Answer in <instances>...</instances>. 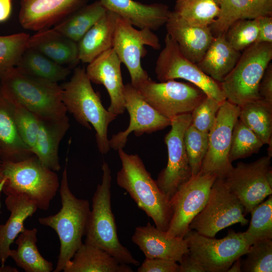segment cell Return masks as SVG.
<instances>
[{
  "label": "cell",
  "instance_id": "681fc988",
  "mask_svg": "<svg viewBox=\"0 0 272 272\" xmlns=\"http://www.w3.org/2000/svg\"><path fill=\"white\" fill-rule=\"evenodd\" d=\"M13 0H0V23L5 22L10 17Z\"/></svg>",
  "mask_w": 272,
  "mask_h": 272
},
{
  "label": "cell",
  "instance_id": "db71d44e",
  "mask_svg": "<svg viewBox=\"0 0 272 272\" xmlns=\"http://www.w3.org/2000/svg\"><path fill=\"white\" fill-rule=\"evenodd\" d=\"M1 162H2V161H1V159H0V163H1Z\"/></svg>",
  "mask_w": 272,
  "mask_h": 272
},
{
  "label": "cell",
  "instance_id": "8fae6325",
  "mask_svg": "<svg viewBox=\"0 0 272 272\" xmlns=\"http://www.w3.org/2000/svg\"><path fill=\"white\" fill-rule=\"evenodd\" d=\"M270 158L265 156L250 163L239 162L222 177L229 190L243 206L245 216L272 194Z\"/></svg>",
  "mask_w": 272,
  "mask_h": 272
},
{
  "label": "cell",
  "instance_id": "52a82bcc",
  "mask_svg": "<svg viewBox=\"0 0 272 272\" xmlns=\"http://www.w3.org/2000/svg\"><path fill=\"white\" fill-rule=\"evenodd\" d=\"M272 59V43H255L245 49L220 83L227 101L240 106L260 98L258 86Z\"/></svg>",
  "mask_w": 272,
  "mask_h": 272
},
{
  "label": "cell",
  "instance_id": "74e56055",
  "mask_svg": "<svg viewBox=\"0 0 272 272\" xmlns=\"http://www.w3.org/2000/svg\"><path fill=\"white\" fill-rule=\"evenodd\" d=\"M242 261L241 271H272V239L257 241L252 244Z\"/></svg>",
  "mask_w": 272,
  "mask_h": 272
},
{
  "label": "cell",
  "instance_id": "9c48e42d",
  "mask_svg": "<svg viewBox=\"0 0 272 272\" xmlns=\"http://www.w3.org/2000/svg\"><path fill=\"white\" fill-rule=\"evenodd\" d=\"M244 208L229 190L223 179L218 177L214 182L208 200L194 217L189 229L208 237H215L220 231L234 224L247 225Z\"/></svg>",
  "mask_w": 272,
  "mask_h": 272
},
{
  "label": "cell",
  "instance_id": "f907efd6",
  "mask_svg": "<svg viewBox=\"0 0 272 272\" xmlns=\"http://www.w3.org/2000/svg\"><path fill=\"white\" fill-rule=\"evenodd\" d=\"M241 257H239L232 263L227 272H240L241 271Z\"/></svg>",
  "mask_w": 272,
  "mask_h": 272
},
{
  "label": "cell",
  "instance_id": "ac0fdd59",
  "mask_svg": "<svg viewBox=\"0 0 272 272\" xmlns=\"http://www.w3.org/2000/svg\"><path fill=\"white\" fill-rule=\"evenodd\" d=\"M89 0H21L19 21L27 30L38 31L54 26Z\"/></svg>",
  "mask_w": 272,
  "mask_h": 272
},
{
  "label": "cell",
  "instance_id": "7c38bea8",
  "mask_svg": "<svg viewBox=\"0 0 272 272\" xmlns=\"http://www.w3.org/2000/svg\"><path fill=\"white\" fill-rule=\"evenodd\" d=\"M164 42V47L157 58L155 69L158 80L165 82L176 79H184L199 88L207 96L220 102L226 100L220 83L187 59L168 34L165 37Z\"/></svg>",
  "mask_w": 272,
  "mask_h": 272
},
{
  "label": "cell",
  "instance_id": "f5cc1de1",
  "mask_svg": "<svg viewBox=\"0 0 272 272\" xmlns=\"http://www.w3.org/2000/svg\"><path fill=\"white\" fill-rule=\"evenodd\" d=\"M2 180V175L0 171V182H1Z\"/></svg>",
  "mask_w": 272,
  "mask_h": 272
},
{
  "label": "cell",
  "instance_id": "816d5d0a",
  "mask_svg": "<svg viewBox=\"0 0 272 272\" xmlns=\"http://www.w3.org/2000/svg\"><path fill=\"white\" fill-rule=\"evenodd\" d=\"M18 270L10 266H2L0 267V272H18Z\"/></svg>",
  "mask_w": 272,
  "mask_h": 272
},
{
  "label": "cell",
  "instance_id": "f35d334b",
  "mask_svg": "<svg viewBox=\"0 0 272 272\" xmlns=\"http://www.w3.org/2000/svg\"><path fill=\"white\" fill-rule=\"evenodd\" d=\"M225 36L234 49L241 52L243 51L257 42L258 28L256 18L237 20L229 27Z\"/></svg>",
  "mask_w": 272,
  "mask_h": 272
},
{
  "label": "cell",
  "instance_id": "4fadbf2b",
  "mask_svg": "<svg viewBox=\"0 0 272 272\" xmlns=\"http://www.w3.org/2000/svg\"><path fill=\"white\" fill-rule=\"evenodd\" d=\"M148 45L154 49L161 47L158 37L148 28L138 30L127 20L118 15L115 28L112 46L121 63L127 68L134 87L149 78L141 64L145 56Z\"/></svg>",
  "mask_w": 272,
  "mask_h": 272
},
{
  "label": "cell",
  "instance_id": "30bf717a",
  "mask_svg": "<svg viewBox=\"0 0 272 272\" xmlns=\"http://www.w3.org/2000/svg\"><path fill=\"white\" fill-rule=\"evenodd\" d=\"M134 88L148 104L170 120L191 113L207 96L193 84L174 80L157 83L149 78Z\"/></svg>",
  "mask_w": 272,
  "mask_h": 272
},
{
  "label": "cell",
  "instance_id": "1f68e13d",
  "mask_svg": "<svg viewBox=\"0 0 272 272\" xmlns=\"http://www.w3.org/2000/svg\"><path fill=\"white\" fill-rule=\"evenodd\" d=\"M16 66L28 75L55 83L64 80L71 72L69 67L28 48H26Z\"/></svg>",
  "mask_w": 272,
  "mask_h": 272
},
{
  "label": "cell",
  "instance_id": "7402d4cb",
  "mask_svg": "<svg viewBox=\"0 0 272 272\" xmlns=\"http://www.w3.org/2000/svg\"><path fill=\"white\" fill-rule=\"evenodd\" d=\"M114 13L139 29L156 30L167 22L171 11L164 4H144L134 0H99Z\"/></svg>",
  "mask_w": 272,
  "mask_h": 272
},
{
  "label": "cell",
  "instance_id": "f6af8a7d",
  "mask_svg": "<svg viewBox=\"0 0 272 272\" xmlns=\"http://www.w3.org/2000/svg\"><path fill=\"white\" fill-rule=\"evenodd\" d=\"M260 98L272 104V64L267 66L258 86Z\"/></svg>",
  "mask_w": 272,
  "mask_h": 272
},
{
  "label": "cell",
  "instance_id": "d4e9b609",
  "mask_svg": "<svg viewBox=\"0 0 272 272\" xmlns=\"http://www.w3.org/2000/svg\"><path fill=\"white\" fill-rule=\"evenodd\" d=\"M26 48L38 51L62 65L73 66L80 61L77 43L53 28L40 30L30 36Z\"/></svg>",
  "mask_w": 272,
  "mask_h": 272
},
{
  "label": "cell",
  "instance_id": "484cf974",
  "mask_svg": "<svg viewBox=\"0 0 272 272\" xmlns=\"http://www.w3.org/2000/svg\"><path fill=\"white\" fill-rule=\"evenodd\" d=\"M34 155L21 140L14 120L13 105L0 90V159L18 162Z\"/></svg>",
  "mask_w": 272,
  "mask_h": 272
},
{
  "label": "cell",
  "instance_id": "e0dca14e",
  "mask_svg": "<svg viewBox=\"0 0 272 272\" xmlns=\"http://www.w3.org/2000/svg\"><path fill=\"white\" fill-rule=\"evenodd\" d=\"M124 100L125 108L130 116L129 124L125 130L112 135L109 140L110 148L115 150L123 149L131 132L139 137L170 125L171 120L148 104L130 83L124 85Z\"/></svg>",
  "mask_w": 272,
  "mask_h": 272
},
{
  "label": "cell",
  "instance_id": "6da1fadb",
  "mask_svg": "<svg viewBox=\"0 0 272 272\" xmlns=\"http://www.w3.org/2000/svg\"><path fill=\"white\" fill-rule=\"evenodd\" d=\"M0 82L1 91L7 99L38 118L56 119L66 116L61 87L57 83L30 76L16 66L2 74Z\"/></svg>",
  "mask_w": 272,
  "mask_h": 272
},
{
  "label": "cell",
  "instance_id": "4dcf8cb0",
  "mask_svg": "<svg viewBox=\"0 0 272 272\" xmlns=\"http://www.w3.org/2000/svg\"><path fill=\"white\" fill-rule=\"evenodd\" d=\"M106 11L107 9L101 2L96 1L81 7L54 25L52 28L78 43Z\"/></svg>",
  "mask_w": 272,
  "mask_h": 272
},
{
  "label": "cell",
  "instance_id": "ee69618b",
  "mask_svg": "<svg viewBox=\"0 0 272 272\" xmlns=\"http://www.w3.org/2000/svg\"><path fill=\"white\" fill-rule=\"evenodd\" d=\"M138 272H179L177 262L162 258H146Z\"/></svg>",
  "mask_w": 272,
  "mask_h": 272
},
{
  "label": "cell",
  "instance_id": "7bdbcfd3",
  "mask_svg": "<svg viewBox=\"0 0 272 272\" xmlns=\"http://www.w3.org/2000/svg\"><path fill=\"white\" fill-rule=\"evenodd\" d=\"M223 103L207 96L191 112L190 124L200 131L209 133Z\"/></svg>",
  "mask_w": 272,
  "mask_h": 272
},
{
  "label": "cell",
  "instance_id": "c3c4849f",
  "mask_svg": "<svg viewBox=\"0 0 272 272\" xmlns=\"http://www.w3.org/2000/svg\"><path fill=\"white\" fill-rule=\"evenodd\" d=\"M256 18L272 16V0H251Z\"/></svg>",
  "mask_w": 272,
  "mask_h": 272
},
{
  "label": "cell",
  "instance_id": "d6a6232c",
  "mask_svg": "<svg viewBox=\"0 0 272 272\" xmlns=\"http://www.w3.org/2000/svg\"><path fill=\"white\" fill-rule=\"evenodd\" d=\"M239 119L252 130L264 144L272 138V104L261 98L239 106Z\"/></svg>",
  "mask_w": 272,
  "mask_h": 272
},
{
  "label": "cell",
  "instance_id": "ba28073f",
  "mask_svg": "<svg viewBox=\"0 0 272 272\" xmlns=\"http://www.w3.org/2000/svg\"><path fill=\"white\" fill-rule=\"evenodd\" d=\"M189 254L203 267L205 272H227L232 263L245 255L251 245L244 232L231 230L217 239L190 230L183 237Z\"/></svg>",
  "mask_w": 272,
  "mask_h": 272
},
{
  "label": "cell",
  "instance_id": "ab89813d",
  "mask_svg": "<svg viewBox=\"0 0 272 272\" xmlns=\"http://www.w3.org/2000/svg\"><path fill=\"white\" fill-rule=\"evenodd\" d=\"M29 36L23 32L0 36V76L16 66L26 49Z\"/></svg>",
  "mask_w": 272,
  "mask_h": 272
},
{
  "label": "cell",
  "instance_id": "cb8c5ba5",
  "mask_svg": "<svg viewBox=\"0 0 272 272\" xmlns=\"http://www.w3.org/2000/svg\"><path fill=\"white\" fill-rule=\"evenodd\" d=\"M38 119L39 129L33 154L44 166L58 171L61 169L59 146L70 127L69 118L66 115L60 119Z\"/></svg>",
  "mask_w": 272,
  "mask_h": 272
},
{
  "label": "cell",
  "instance_id": "5b68a950",
  "mask_svg": "<svg viewBox=\"0 0 272 272\" xmlns=\"http://www.w3.org/2000/svg\"><path fill=\"white\" fill-rule=\"evenodd\" d=\"M0 171V191L6 196L25 195L41 210H48L60 186L55 172L35 155L18 162H1Z\"/></svg>",
  "mask_w": 272,
  "mask_h": 272
},
{
  "label": "cell",
  "instance_id": "7a4b0ae2",
  "mask_svg": "<svg viewBox=\"0 0 272 272\" xmlns=\"http://www.w3.org/2000/svg\"><path fill=\"white\" fill-rule=\"evenodd\" d=\"M121 168L117 172L118 185L125 190L138 207L154 221L157 228L167 231L172 217L169 200L161 191L137 154L118 150Z\"/></svg>",
  "mask_w": 272,
  "mask_h": 272
},
{
  "label": "cell",
  "instance_id": "ffe728a7",
  "mask_svg": "<svg viewBox=\"0 0 272 272\" xmlns=\"http://www.w3.org/2000/svg\"><path fill=\"white\" fill-rule=\"evenodd\" d=\"M131 240L146 258H162L180 262L188 252L184 238L170 237L166 231L158 229L150 222L135 228Z\"/></svg>",
  "mask_w": 272,
  "mask_h": 272
},
{
  "label": "cell",
  "instance_id": "4316f807",
  "mask_svg": "<svg viewBox=\"0 0 272 272\" xmlns=\"http://www.w3.org/2000/svg\"><path fill=\"white\" fill-rule=\"evenodd\" d=\"M118 15L107 10L78 42L80 61L89 63L100 54L112 48Z\"/></svg>",
  "mask_w": 272,
  "mask_h": 272
},
{
  "label": "cell",
  "instance_id": "836d02e7",
  "mask_svg": "<svg viewBox=\"0 0 272 272\" xmlns=\"http://www.w3.org/2000/svg\"><path fill=\"white\" fill-rule=\"evenodd\" d=\"M172 12L190 24L210 26L218 17L220 7L216 0H176Z\"/></svg>",
  "mask_w": 272,
  "mask_h": 272
},
{
  "label": "cell",
  "instance_id": "60d3db41",
  "mask_svg": "<svg viewBox=\"0 0 272 272\" xmlns=\"http://www.w3.org/2000/svg\"><path fill=\"white\" fill-rule=\"evenodd\" d=\"M185 149L192 176L200 170L208 148V133L200 131L190 124L184 137Z\"/></svg>",
  "mask_w": 272,
  "mask_h": 272
},
{
  "label": "cell",
  "instance_id": "d6986e66",
  "mask_svg": "<svg viewBox=\"0 0 272 272\" xmlns=\"http://www.w3.org/2000/svg\"><path fill=\"white\" fill-rule=\"evenodd\" d=\"M121 61L112 48L89 63L86 72L91 82L102 84L110 99L108 110L116 116L124 112V89Z\"/></svg>",
  "mask_w": 272,
  "mask_h": 272
},
{
  "label": "cell",
  "instance_id": "d590c367",
  "mask_svg": "<svg viewBox=\"0 0 272 272\" xmlns=\"http://www.w3.org/2000/svg\"><path fill=\"white\" fill-rule=\"evenodd\" d=\"M263 145L259 138L238 118L232 131L229 160L232 163L257 153Z\"/></svg>",
  "mask_w": 272,
  "mask_h": 272
},
{
  "label": "cell",
  "instance_id": "f546056e",
  "mask_svg": "<svg viewBox=\"0 0 272 272\" xmlns=\"http://www.w3.org/2000/svg\"><path fill=\"white\" fill-rule=\"evenodd\" d=\"M38 230L25 228L15 241L16 249H11L9 257L17 265L26 272H51L52 263L45 259L39 252L36 243Z\"/></svg>",
  "mask_w": 272,
  "mask_h": 272
},
{
  "label": "cell",
  "instance_id": "277c9868",
  "mask_svg": "<svg viewBox=\"0 0 272 272\" xmlns=\"http://www.w3.org/2000/svg\"><path fill=\"white\" fill-rule=\"evenodd\" d=\"M59 187L61 202L59 211L38 219L40 224L53 229L59 239V253L54 272L62 271L83 244L91 210L88 200L77 198L71 191L66 167L63 171Z\"/></svg>",
  "mask_w": 272,
  "mask_h": 272
},
{
  "label": "cell",
  "instance_id": "2e32d148",
  "mask_svg": "<svg viewBox=\"0 0 272 272\" xmlns=\"http://www.w3.org/2000/svg\"><path fill=\"white\" fill-rule=\"evenodd\" d=\"M240 107L227 100L221 106L208 133V148L200 171L224 177L233 169L229 159L232 131Z\"/></svg>",
  "mask_w": 272,
  "mask_h": 272
},
{
  "label": "cell",
  "instance_id": "8992f818",
  "mask_svg": "<svg viewBox=\"0 0 272 272\" xmlns=\"http://www.w3.org/2000/svg\"><path fill=\"white\" fill-rule=\"evenodd\" d=\"M102 170V182L97 185L92 197L85 243L106 251L120 263L138 266L139 261L118 239L111 209V170L105 161H103Z\"/></svg>",
  "mask_w": 272,
  "mask_h": 272
},
{
  "label": "cell",
  "instance_id": "3957f363",
  "mask_svg": "<svg viewBox=\"0 0 272 272\" xmlns=\"http://www.w3.org/2000/svg\"><path fill=\"white\" fill-rule=\"evenodd\" d=\"M91 83L85 69L76 67L70 81L61 87L62 99L67 111L78 123L89 129L92 125L98 149L104 154L110 149L108 126L116 116L104 108Z\"/></svg>",
  "mask_w": 272,
  "mask_h": 272
},
{
  "label": "cell",
  "instance_id": "7dc6e473",
  "mask_svg": "<svg viewBox=\"0 0 272 272\" xmlns=\"http://www.w3.org/2000/svg\"><path fill=\"white\" fill-rule=\"evenodd\" d=\"M179 265V272H205L201 265L188 252L183 255Z\"/></svg>",
  "mask_w": 272,
  "mask_h": 272
},
{
  "label": "cell",
  "instance_id": "44dd1931",
  "mask_svg": "<svg viewBox=\"0 0 272 272\" xmlns=\"http://www.w3.org/2000/svg\"><path fill=\"white\" fill-rule=\"evenodd\" d=\"M165 25L167 34L177 43L183 54L196 64L214 38L210 26L190 24L172 11Z\"/></svg>",
  "mask_w": 272,
  "mask_h": 272
},
{
  "label": "cell",
  "instance_id": "f1b7e54d",
  "mask_svg": "<svg viewBox=\"0 0 272 272\" xmlns=\"http://www.w3.org/2000/svg\"><path fill=\"white\" fill-rule=\"evenodd\" d=\"M241 55V52L228 43L225 34H222L214 37L196 64L205 74L220 83L233 69Z\"/></svg>",
  "mask_w": 272,
  "mask_h": 272
},
{
  "label": "cell",
  "instance_id": "8d00e7d4",
  "mask_svg": "<svg viewBox=\"0 0 272 272\" xmlns=\"http://www.w3.org/2000/svg\"><path fill=\"white\" fill-rule=\"evenodd\" d=\"M250 213V224L244 232L250 244L260 240L272 239V195H269Z\"/></svg>",
  "mask_w": 272,
  "mask_h": 272
},
{
  "label": "cell",
  "instance_id": "83f0119b",
  "mask_svg": "<svg viewBox=\"0 0 272 272\" xmlns=\"http://www.w3.org/2000/svg\"><path fill=\"white\" fill-rule=\"evenodd\" d=\"M63 272H132L106 251L84 242L67 263Z\"/></svg>",
  "mask_w": 272,
  "mask_h": 272
},
{
  "label": "cell",
  "instance_id": "9a60e30c",
  "mask_svg": "<svg viewBox=\"0 0 272 272\" xmlns=\"http://www.w3.org/2000/svg\"><path fill=\"white\" fill-rule=\"evenodd\" d=\"M191 121V113L172 118L171 128L164 138L168 151V162L158 174L156 181L169 200L192 177L184 142L185 132Z\"/></svg>",
  "mask_w": 272,
  "mask_h": 272
},
{
  "label": "cell",
  "instance_id": "b9f144b4",
  "mask_svg": "<svg viewBox=\"0 0 272 272\" xmlns=\"http://www.w3.org/2000/svg\"><path fill=\"white\" fill-rule=\"evenodd\" d=\"M12 105L14 120L18 133L33 154L39 129V119L24 106L16 103Z\"/></svg>",
  "mask_w": 272,
  "mask_h": 272
},
{
  "label": "cell",
  "instance_id": "603a6c76",
  "mask_svg": "<svg viewBox=\"0 0 272 272\" xmlns=\"http://www.w3.org/2000/svg\"><path fill=\"white\" fill-rule=\"evenodd\" d=\"M5 203L10 215L4 224H0V262L4 266L9 257L10 246L25 228L24 222L35 213L36 204L25 195H7Z\"/></svg>",
  "mask_w": 272,
  "mask_h": 272
},
{
  "label": "cell",
  "instance_id": "bcb514c9",
  "mask_svg": "<svg viewBox=\"0 0 272 272\" xmlns=\"http://www.w3.org/2000/svg\"><path fill=\"white\" fill-rule=\"evenodd\" d=\"M256 18L258 28L256 43H272V17L263 16Z\"/></svg>",
  "mask_w": 272,
  "mask_h": 272
},
{
  "label": "cell",
  "instance_id": "e575fe53",
  "mask_svg": "<svg viewBox=\"0 0 272 272\" xmlns=\"http://www.w3.org/2000/svg\"><path fill=\"white\" fill-rule=\"evenodd\" d=\"M220 7L218 17L210 25L213 36L225 34L229 27L239 19L256 18L251 0H216Z\"/></svg>",
  "mask_w": 272,
  "mask_h": 272
},
{
  "label": "cell",
  "instance_id": "5bb4252c",
  "mask_svg": "<svg viewBox=\"0 0 272 272\" xmlns=\"http://www.w3.org/2000/svg\"><path fill=\"white\" fill-rule=\"evenodd\" d=\"M217 177L199 171L175 192L169 200L172 217L166 234L183 238L190 229L189 225L205 207L211 187Z\"/></svg>",
  "mask_w": 272,
  "mask_h": 272
}]
</instances>
